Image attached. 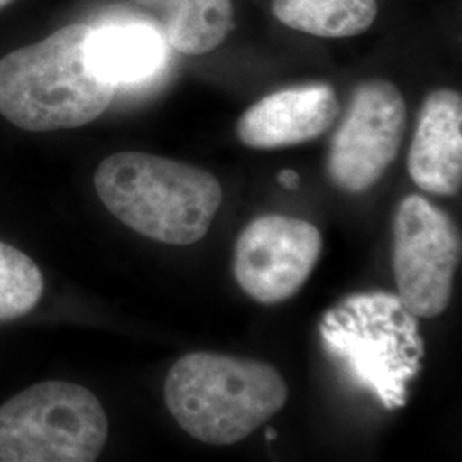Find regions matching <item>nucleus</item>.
I'll return each mask as SVG.
<instances>
[{
	"mask_svg": "<svg viewBox=\"0 0 462 462\" xmlns=\"http://www.w3.org/2000/svg\"><path fill=\"white\" fill-rule=\"evenodd\" d=\"M38 264L19 248L0 242V322L30 314L43 297Z\"/></svg>",
	"mask_w": 462,
	"mask_h": 462,
	"instance_id": "14",
	"label": "nucleus"
},
{
	"mask_svg": "<svg viewBox=\"0 0 462 462\" xmlns=\"http://www.w3.org/2000/svg\"><path fill=\"white\" fill-rule=\"evenodd\" d=\"M11 2H13V0H0V9H2V7H5V5H7V4H11Z\"/></svg>",
	"mask_w": 462,
	"mask_h": 462,
	"instance_id": "17",
	"label": "nucleus"
},
{
	"mask_svg": "<svg viewBox=\"0 0 462 462\" xmlns=\"http://www.w3.org/2000/svg\"><path fill=\"white\" fill-rule=\"evenodd\" d=\"M339 116L329 84L288 88L254 103L236 124L240 141L252 149H280L314 141Z\"/></svg>",
	"mask_w": 462,
	"mask_h": 462,
	"instance_id": "9",
	"label": "nucleus"
},
{
	"mask_svg": "<svg viewBox=\"0 0 462 462\" xmlns=\"http://www.w3.org/2000/svg\"><path fill=\"white\" fill-rule=\"evenodd\" d=\"M278 182L288 190H297L300 185V175L295 170H282L278 175Z\"/></svg>",
	"mask_w": 462,
	"mask_h": 462,
	"instance_id": "15",
	"label": "nucleus"
},
{
	"mask_svg": "<svg viewBox=\"0 0 462 462\" xmlns=\"http://www.w3.org/2000/svg\"><path fill=\"white\" fill-rule=\"evenodd\" d=\"M461 261V235L454 221L427 199H402L394 216L393 265L397 297L414 315L446 312Z\"/></svg>",
	"mask_w": 462,
	"mask_h": 462,
	"instance_id": "6",
	"label": "nucleus"
},
{
	"mask_svg": "<svg viewBox=\"0 0 462 462\" xmlns=\"http://www.w3.org/2000/svg\"><path fill=\"white\" fill-rule=\"evenodd\" d=\"M106 440L98 397L78 383H34L0 406V462H93Z\"/></svg>",
	"mask_w": 462,
	"mask_h": 462,
	"instance_id": "5",
	"label": "nucleus"
},
{
	"mask_svg": "<svg viewBox=\"0 0 462 462\" xmlns=\"http://www.w3.org/2000/svg\"><path fill=\"white\" fill-rule=\"evenodd\" d=\"M410 177L421 190L456 196L462 187V98L437 89L423 101L408 154Z\"/></svg>",
	"mask_w": 462,
	"mask_h": 462,
	"instance_id": "10",
	"label": "nucleus"
},
{
	"mask_svg": "<svg viewBox=\"0 0 462 462\" xmlns=\"http://www.w3.org/2000/svg\"><path fill=\"white\" fill-rule=\"evenodd\" d=\"M165 401L190 437L209 446H231L280 413L288 385L264 362L190 353L170 368Z\"/></svg>",
	"mask_w": 462,
	"mask_h": 462,
	"instance_id": "3",
	"label": "nucleus"
},
{
	"mask_svg": "<svg viewBox=\"0 0 462 462\" xmlns=\"http://www.w3.org/2000/svg\"><path fill=\"white\" fill-rule=\"evenodd\" d=\"M162 26L166 42L185 55L219 47L233 28L231 0H134Z\"/></svg>",
	"mask_w": 462,
	"mask_h": 462,
	"instance_id": "12",
	"label": "nucleus"
},
{
	"mask_svg": "<svg viewBox=\"0 0 462 462\" xmlns=\"http://www.w3.org/2000/svg\"><path fill=\"white\" fill-rule=\"evenodd\" d=\"M165 36L148 24L93 28L86 43L88 67L116 88L148 79L165 66Z\"/></svg>",
	"mask_w": 462,
	"mask_h": 462,
	"instance_id": "11",
	"label": "nucleus"
},
{
	"mask_svg": "<svg viewBox=\"0 0 462 462\" xmlns=\"http://www.w3.org/2000/svg\"><path fill=\"white\" fill-rule=\"evenodd\" d=\"M95 189L120 223L168 245H192L206 236L223 202L213 173L134 151L105 158Z\"/></svg>",
	"mask_w": 462,
	"mask_h": 462,
	"instance_id": "1",
	"label": "nucleus"
},
{
	"mask_svg": "<svg viewBox=\"0 0 462 462\" xmlns=\"http://www.w3.org/2000/svg\"><path fill=\"white\" fill-rule=\"evenodd\" d=\"M320 336L330 355L385 408L406 404L408 382L416 377L425 349L416 317L399 297L353 295L324 315Z\"/></svg>",
	"mask_w": 462,
	"mask_h": 462,
	"instance_id": "4",
	"label": "nucleus"
},
{
	"mask_svg": "<svg viewBox=\"0 0 462 462\" xmlns=\"http://www.w3.org/2000/svg\"><path fill=\"white\" fill-rule=\"evenodd\" d=\"M404 129L406 103L394 84L356 86L330 139L326 170L332 185L347 194L370 190L396 160Z\"/></svg>",
	"mask_w": 462,
	"mask_h": 462,
	"instance_id": "7",
	"label": "nucleus"
},
{
	"mask_svg": "<svg viewBox=\"0 0 462 462\" xmlns=\"http://www.w3.org/2000/svg\"><path fill=\"white\" fill-rule=\"evenodd\" d=\"M265 437H267V440H274V439L278 437V433H276L273 429H267V431H265Z\"/></svg>",
	"mask_w": 462,
	"mask_h": 462,
	"instance_id": "16",
	"label": "nucleus"
},
{
	"mask_svg": "<svg viewBox=\"0 0 462 462\" xmlns=\"http://www.w3.org/2000/svg\"><path fill=\"white\" fill-rule=\"evenodd\" d=\"M320 252L322 236L312 223L290 216H261L236 240L235 280L255 301L281 303L301 290Z\"/></svg>",
	"mask_w": 462,
	"mask_h": 462,
	"instance_id": "8",
	"label": "nucleus"
},
{
	"mask_svg": "<svg viewBox=\"0 0 462 462\" xmlns=\"http://www.w3.org/2000/svg\"><path fill=\"white\" fill-rule=\"evenodd\" d=\"M91 26L70 24L0 60V116L30 133L76 129L97 120L116 88L86 62Z\"/></svg>",
	"mask_w": 462,
	"mask_h": 462,
	"instance_id": "2",
	"label": "nucleus"
},
{
	"mask_svg": "<svg viewBox=\"0 0 462 462\" xmlns=\"http://www.w3.org/2000/svg\"><path fill=\"white\" fill-rule=\"evenodd\" d=\"M273 13L284 26L320 38L365 33L377 17V0H274Z\"/></svg>",
	"mask_w": 462,
	"mask_h": 462,
	"instance_id": "13",
	"label": "nucleus"
}]
</instances>
